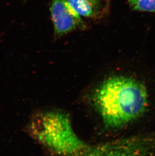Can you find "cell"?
<instances>
[{"label": "cell", "mask_w": 155, "mask_h": 156, "mask_svg": "<svg viewBox=\"0 0 155 156\" xmlns=\"http://www.w3.org/2000/svg\"><path fill=\"white\" fill-rule=\"evenodd\" d=\"M129 2V4H130V6L133 8L135 6L138 0H127Z\"/></svg>", "instance_id": "obj_7"}, {"label": "cell", "mask_w": 155, "mask_h": 156, "mask_svg": "<svg viewBox=\"0 0 155 156\" xmlns=\"http://www.w3.org/2000/svg\"><path fill=\"white\" fill-rule=\"evenodd\" d=\"M67 156H145V148L139 139L131 136L87 146Z\"/></svg>", "instance_id": "obj_3"}, {"label": "cell", "mask_w": 155, "mask_h": 156, "mask_svg": "<svg viewBox=\"0 0 155 156\" xmlns=\"http://www.w3.org/2000/svg\"><path fill=\"white\" fill-rule=\"evenodd\" d=\"M70 4L81 17L92 18L99 13L101 0H67Z\"/></svg>", "instance_id": "obj_5"}, {"label": "cell", "mask_w": 155, "mask_h": 156, "mask_svg": "<svg viewBox=\"0 0 155 156\" xmlns=\"http://www.w3.org/2000/svg\"><path fill=\"white\" fill-rule=\"evenodd\" d=\"M106 1H107V2H106V4L107 5L106 8H108V7L109 4L110 0H106Z\"/></svg>", "instance_id": "obj_8"}, {"label": "cell", "mask_w": 155, "mask_h": 156, "mask_svg": "<svg viewBox=\"0 0 155 156\" xmlns=\"http://www.w3.org/2000/svg\"><path fill=\"white\" fill-rule=\"evenodd\" d=\"M27 129L34 140L58 155L70 156L87 146L75 133L69 117L63 112L47 111L36 113Z\"/></svg>", "instance_id": "obj_2"}, {"label": "cell", "mask_w": 155, "mask_h": 156, "mask_svg": "<svg viewBox=\"0 0 155 156\" xmlns=\"http://www.w3.org/2000/svg\"><path fill=\"white\" fill-rule=\"evenodd\" d=\"M133 8L136 10L155 13V0H138Z\"/></svg>", "instance_id": "obj_6"}, {"label": "cell", "mask_w": 155, "mask_h": 156, "mask_svg": "<svg viewBox=\"0 0 155 156\" xmlns=\"http://www.w3.org/2000/svg\"><path fill=\"white\" fill-rule=\"evenodd\" d=\"M92 103L105 128L117 130L143 116L148 108V92L145 85L136 78L113 75L96 87Z\"/></svg>", "instance_id": "obj_1"}, {"label": "cell", "mask_w": 155, "mask_h": 156, "mask_svg": "<svg viewBox=\"0 0 155 156\" xmlns=\"http://www.w3.org/2000/svg\"><path fill=\"white\" fill-rule=\"evenodd\" d=\"M50 11L56 37H61L83 27L82 17L67 0H51Z\"/></svg>", "instance_id": "obj_4"}]
</instances>
